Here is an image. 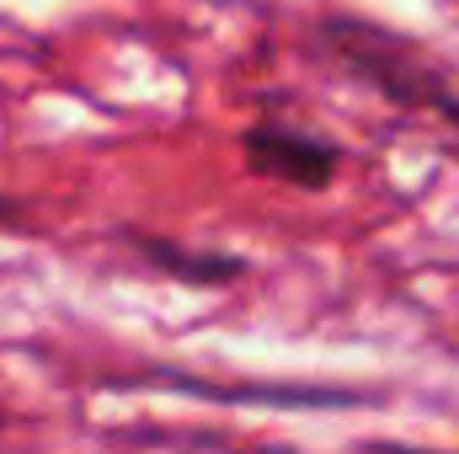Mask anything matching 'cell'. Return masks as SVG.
Here are the masks:
<instances>
[{"instance_id":"4","label":"cell","mask_w":459,"mask_h":454,"mask_svg":"<svg viewBox=\"0 0 459 454\" xmlns=\"http://www.w3.org/2000/svg\"><path fill=\"white\" fill-rule=\"evenodd\" d=\"M16 220H22V204H16V198H5V193H0V225H16Z\"/></svg>"},{"instance_id":"2","label":"cell","mask_w":459,"mask_h":454,"mask_svg":"<svg viewBox=\"0 0 459 454\" xmlns=\"http://www.w3.org/2000/svg\"><path fill=\"white\" fill-rule=\"evenodd\" d=\"M240 155L251 166V177L299 188V193H326L342 171V144L326 139L321 128H294L283 118H256L240 134Z\"/></svg>"},{"instance_id":"3","label":"cell","mask_w":459,"mask_h":454,"mask_svg":"<svg viewBox=\"0 0 459 454\" xmlns=\"http://www.w3.org/2000/svg\"><path fill=\"white\" fill-rule=\"evenodd\" d=\"M128 240L155 273H166L187 289H225V284L251 273V262L240 251H198V246H182V240H166V235H128Z\"/></svg>"},{"instance_id":"1","label":"cell","mask_w":459,"mask_h":454,"mask_svg":"<svg viewBox=\"0 0 459 454\" xmlns=\"http://www.w3.org/2000/svg\"><path fill=\"white\" fill-rule=\"evenodd\" d=\"M321 54H332L347 75H358L379 97H390L411 113H438L459 123V81L417 38H401V32L363 22V16H326Z\"/></svg>"}]
</instances>
